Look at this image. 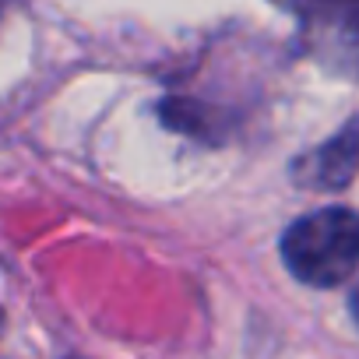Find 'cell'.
Segmentation results:
<instances>
[{
    "instance_id": "6da1fadb",
    "label": "cell",
    "mask_w": 359,
    "mask_h": 359,
    "mask_svg": "<svg viewBox=\"0 0 359 359\" xmlns=\"http://www.w3.org/2000/svg\"><path fill=\"white\" fill-rule=\"evenodd\" d=\"M282 264L313 289H331L359 271V212L331 205L299 215L282 233Z\"/></svg>"
},
{
    "instance_id": "7a4b0ae2",
    "label": "cell",
    "mask_w": 359,
    "mask_h": 359,
    "mask_svg": "<svg viewBox=\"0 0 359 359\" xmlns=\"http://www.w3.org/2000/svg\"><path fill=\"white\" fill-rule=\"evenodd\" d=\"M296 15L306 53L324 71L359 81V0H303Z\"/></svg>"
},
{
    "instance_id": "3957f363",
    "label": "cell",
    "mask_w": 359,
    "mask_h": 359,
    "mask_svg": "<svg viewBox=\"0 0 359 359\" xmlns=\"http://www.w3.org/2000/svg\"><path fill=\"white\" fill-rule=\"evenodd\" d=\"M292 184L306 191H341L359 172V116L348 120L338 134H331L313 151L292 162Z\"/></svg>"
},
{
    "instance_id": "277c9868",
    "label": "cell",
    "mask_w": 359,
    "mask_h": 359,
    "mask_svg": "<svg viewBox=\"0 0 359 359\" xmlns=\"http://www.w3.org/2000/svg\"><path fill=\"white\" fill-rule=\"evenodd\" d=\"M348 310H352V320L359 324V285L352 289V296H348Z\"/></svg>"
},
{
    "instance_id": "5b68a950",
    "label": "cell",
    "mask_w": 359,
    "mask_h": 359,
    "mask_svg": "<svg viewBox=\"0 0 359 359\" xmlns=\"http://www.w3.org/2000/svg\"><path fill=\"white\" fill-rule=\"evenodd\" d=\"M282 4H289V8H292V11H296V8H299V4H303V0H282Z\"/></svg>"
},
{
    "instance_id": "8992f818",
    "label": "cell",
    "mask_w": 359,
    "mask_h": 359,
    "mask_svg": "<svg viewBox=\"0 0 359 359\" xmlns=\"http://www.w3.org/2000/svg\"><path fill=\"white\" fill-rule=\"evenodd\" d=\"M0 331H4V310H0Z\"/></svg>"
},
{
    "instance_id": "52a82bcc",
    "label": "cell",
    "mask_w": 359,
    "mask_h": 359,
    "mask_svg": "<svg viewBox=\"0 0 359 359\" xmlns=\"http://www.w3.org/2000/svg\"><path fill=\"white\" fill-rule=\"evenodd\" d=\"M0 8H4V0H0Z\"/></svg>"
}]
</instances>
